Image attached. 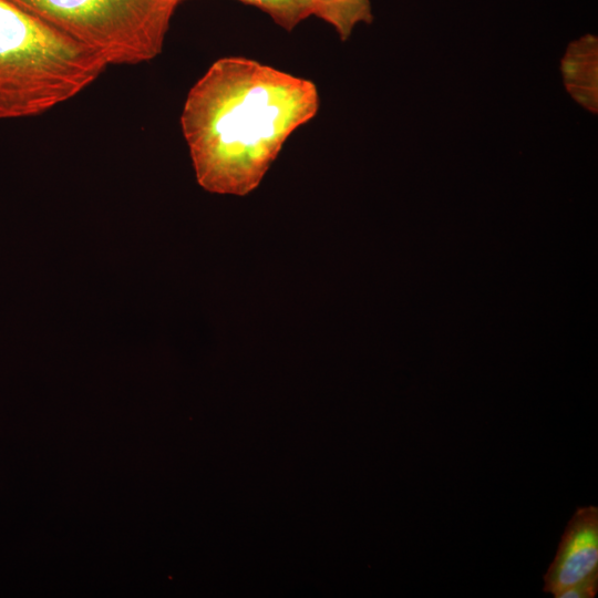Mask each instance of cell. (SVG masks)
Instances as JSON below:
<instances>
[{"label":"cell","instance_id":"cell-8","mask_svg":"<svg viewBox=\"0 0 598 598\" xmlns=\"http://www.w3.org/2000/svg\"><path fill=\"white\" fill-rule=\"evenodd\" d=\"M598 591V571L560 590L555 598H595Z\"/></svg>","mask_w":598,"mask_h":598},{"label":"cell","instance_id":"cell-1","mask_svg":"<svg viewBox=\"0 0 598 598\" xmlns=\"http://www.w3.org/2000/svg\"><path fill=\"white\" fill-rule=\"evenodd\" d=\"M319 104L310 80L244 56L216 60L188 91L181 114L198 184L216 194H249Z\"/></svg>","mask_w":598,"mask_h":598},{"label":"cell","instance_id":"cell-9","mask_svg":"<svg viewBox=\"0 0 598 598\" xmlns=\"http://www.w3.org/2000/svg\"><path fill=\"white\" fill-rule=\"evenodd\" d=\"M169 1L176 2L178 4L182 0H169Z\"/></svg>","mask_w":598,"mask_h":598},{"label":"cell","instance_id":"cell-7","mask_svg":"<svg viewBox=\"0 0 598 598\" xmlns=\"http://www.w3.org/2000/svg\"><path fill=\"white\" fill-rule=\"evenodd\" d=\"M254 6L286 31H292L300 22L311 16L306 0H238Z\"/></svg>","mask_w":598,"mask_h":598},{"label":"cell","instance_id":"cell-3","mask_svg":"<svg viewBox=\"0 0 598 598\" xmlns=\"http://www.w3.org/2000/svg\"><path fill=\"white\" fill-rule=\"evenodd\" d=\"M99 54L134 65L161 54L177 3L169 0H9Z\"/></svg>","mask_w":598,"mask_h":598},{"label":"cell","instance_id":"cell-5","mask_svg":"<svg viewBox=\"0 0 598 598\" xmlns=\"http://www.w3.org/2000/svg\"><path fill=\"white\" fill-rule=\"evenodd\" d=\"M564 86L573 100L592 114L598 112V38L586 33L573 40L560 60Z\"/></svg>","mask_w":598,"mask_h":598},{"label":"cell","instance_id":"cell-2","mask_svg":"<svg viewBox=\"0 0 598 598\" xmlns=\"http://www.w3.org/2000/svg\"><path fill=\"white\" fill-rule=\"evenodd\" d=\"M104 60L9 0H0V120L41 115L90 86Z\"/></svg>","mask_w":598,"mask_h":598},{"label":"cell","instance_id":"cell-6","mask_svg":"<svg viewBox=\"0 0 598 598\" xmlns=\"http://www.w3.org/2000/svg\"><path fill=\"white\" fill-rule=\"evenodd\" d=\"M306 1L311 16L330 24L342 41H347L359 24H370L373 21L370 0Z\"/></svg>","mask_w":598,"mask_h":598},{"label":"cell","instance_id":"cell-4","mask_svg":"<svg viewBox=\"0 0 598 598\" xmlns=\"http://www.w3.org/2000/svg\"><path fill=\"white\" fill-rule=\"evenodd\" d=\"M598 571V507L579 506L561 535L556 555L544 575L543 591L560 590Z\"/></svg>","mask_w":598,"mask_h":598}]
</instances>
